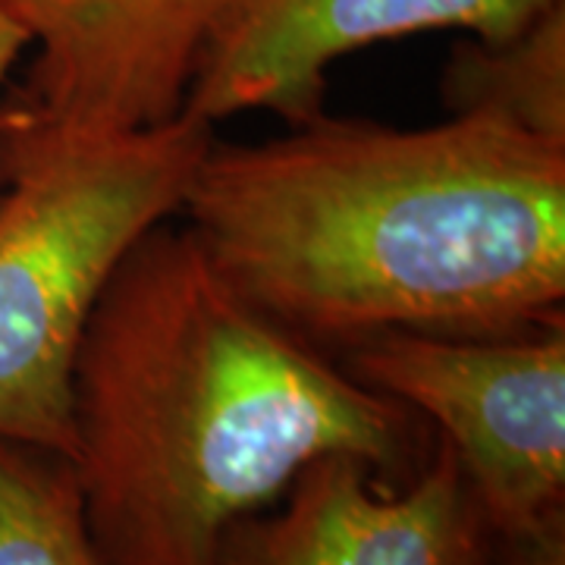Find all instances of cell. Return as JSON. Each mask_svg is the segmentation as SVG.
Here are the masks:
<instances>
[{
    "instance_id": "cell-1",
    "label": "cell",
    "mask_w": 565,
    "mask_h": 565,
    "mask_svg": "<svg viewBox=\"0 0 565 565\" xmlns=\"http://www.w3.org/2000/svg\"><path fill=\"white\" fill-rule=\"evenodd\" d=\"M180 211L223 277L311 345L565 321V141L493 114L422 129L321 114L211 145Z\"/></svg>"
},
{
    "instance_id": "cell-2",
    "label": "cell",
    "mask_w": 565,
    "mask_h": 565,
    "mask_svg": "<svg viewBox=\"0 0 565 565\" xmlns=\"http://www.w3.org/2000/svg\"><path fill=\"white\" fill-rule=\"evenodd\" d=\"M73 471L104 565H217L223 534L323 456L386 478L418 415L270 321L170 223L117 267L73 371Z\"/></svg>"
},
{
    "instance_id": "cell-3",
    "label": "cell",
    "mask_w": 565,
    "mask_h": 565,
    "mask_svg": "<svg viewBox=\"0 0 565 565\" xmlns=\"http://www.w3.org/2000/svg\"><path fill=\"white\" fill-rule=\"evenodd\" d=\"M189 110L0 163V437L73 459V371L122 258L180 214L214 145Z\"/></svg>"
},
{
    "instance_id": "cell-4",
    "label": "cell",
    "mask_w": 565,
    "mask_h": 565,
    "mask_svg": "<svg viewBox=\"0 0 565 565\" xmlns=\"http://www.w3.org/2000/svg\"><path fill=\"white\" fill-rule=\"evenodd\" d=\"M349 374L437 427L497 550L565 541V321L512 333H377Z\"/></svg>"
},
{
    "instance_id": "cell-5",
    "label": "cell",
    "mask_w": 565,
    "mask_h": 565,
    "mask_svg": "<svg viewBox=\"0 0 565 565\" xmlns=\"http://www.w3.org/2000/svg\"><path fill=\"white\" fill-rule=\"evenodd\" d=\"M32 63L0 95V163L182 114L226 0H3Z\"/></svg>"
},
{
    "instance_id": "cell-6",
    "label": "cell",
    "mask_w": 565,
    "mask_h": 565,
    "mask_svg": "<svg viewBox=\"0 0 565 565\" xmlns=\"http://www.w3.org/2000/svg\"><path fill=\"white\" fill-rule=\"evenodd\" d=\"M497 544L452 449L437 437L408 478L323 456L223 534L217 565H493Z\"/></svg>"
},
{
    "instance_id": "cell-7",
    "label": "cell",
    "mask_w": 565,
    "mask_h": 565,
    "mask_svg": "<svg viewBox=\"0 0 565 565\" xmlns=\"http://www.w3.org/2000/svg\"><path fill=\"white\" fill-rule=\"evenodd\" d=\"M563 0H226L185 107L207 126L270 110L321 117L327 70L377 41L459 29L471 39L519 35Z\"/></svg>"
},
{
    "instance_id": "cell-8",
    "label": "cell",
    "mask_w": 565,
    "mask_h": 565,
    "mask_svg": "<svg viewBox=\"0 0 565 565\" xmlns=\"http://www.w3.org/2000/svg\"><path fill=\"white\" fill-rule=\"evenodd\" d=\"M444 95L452 114H493L565 141V0L519 35L459 41Z\"/></svg>"
},
{
    "instance_id": "cell-9",
    "label": "cell",
    "mask_w": 565,
    "mask_h": 565,
    "mask_svg": "<svg viewBox=\"0 0 565 565\" xmlns=\"http://www.w3.org/2000/svg\"><path fill=\"white\" fill-rule=\"evenodd\" d=\"M0 565H104L70 459L3 437Z\"/></svg>"
},
{
    "instance_id": "cell-10",
    "label": "cell",
    "mask_w": 565,
    "mask_h": 565,
    "mask_svg": "<svg viewBox=\"0 0 565 565\" xmlns=\"http://www.w3.org/2000/svg\"><path fill=\"white\" fill-rule=\"evenodd\" d=\"M25 51H29V39H25L17 17L0 0V95H3L7 79L13 76V70H17V63L22 61Z\"/></svg>"
}]
</instances>
